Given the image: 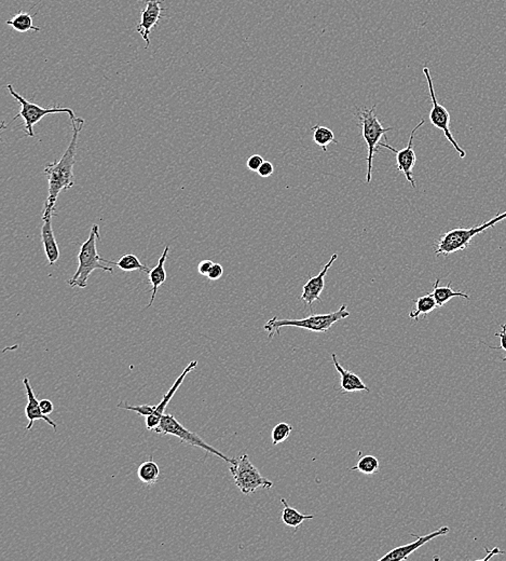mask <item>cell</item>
Instances as JSON below:
<instances>
[{
    "instance_id": "1",
    "label": "cell",
    "mask_w": 506,
    "mask_h": 561,
    "mask_svg": "<svg viewBox=\"0 0 506 561\" xmlns=\"http://www.w3.org/2000/svg\"><path fill=\"white\" fill-rule=\"evenodd\" d=\"M85 120L72 121V137L70 146L66 149L61 159L48 164L45 168V175L49 184V193L43 207V217L55 215V205L58 195L63 190H70L74 187V165L76 163L78 138L82 130Z\"/></svg>"
},
{
    "instance_id": "2",
    "label": "cell",
    "mask_w": 506,
    "mask_h": 561,
    "mask_svg": "<svg viewBox=\"0 0 506 561\" xmlns=\"http://www.w3.org/2000/svg\"><path fill=\"white\" fill-rule=\"evenodd\" d=\"M99 224H95L90 232V236L87 240L81 245L80 251L78 255V268L75 272L72 278L68 280L70 288H85L87 286V280L95 270H103L108 273H114L112 267L104 265H114V261L103 259L97 253V242L99 241Z\"/></svg>"
},
{
    "instance_id": "3",
    "label": "cell",
    "mask_w": 506,
    "mask_h": 561,
    "mask_svg": "<svg viewBox=\"0 0 506 561\" xmlns=\"http://www.w3.org/2000/svg\"><path fill=\"white\" fill-rule=\"evenodd\" d=\"M349 317L350 312L348 311L347 305H343L335 312L312 315L301 320H278V317H274L267 322L264 328L269 334L270 339L274 338V334H280V329L283 327H298L314 332H326L337 322Z\"/></svg>"
},
{
    "instance_id": "4",
    "label": "cell",
    "mask_w": 506,
    "mask_h": 561,
    "mask_svg": "<svg viewBox=\"0 0 506 561\" xmlns=\"http://www.w3.org/2000/svg\"><path fill=\"white\" fill-rule=\"evenodd\" d=\"M505 218L506 211L504 213L497 214L495 217L480 224L478 227L468 228H468H456V229L446 232L435 243V255L449 256L457 251H464L470 246L473 238L489 228L495 227L497 222H502Z\"/></svg>"
},
{
    "instance_id": "5",
    "label": "cell",
    "mask_w": 506,
    "mask_h": 561,
    "mask_svg": "<svg viewBox=\"0 0 506 561\" xmlns=\"http://www.w3.org/2000/svg\"><path fill=\"white\" fill-rule=\"evenodd\" d=\"M376 105L372 106L370 109H356V117L359 119V126L362 129L364 141L367 145V174H366V183L370 184L372 178V161H374L375 153H378L380 148V139L384 136L385 133L390 132L393 128L384 129L377 118Z\"/></svg>"
},
{
    "instance_id": "6",
    "label": "cell",
    "mask_w": 506,
    "mask_h": 561,
    "mask_svg": "<svg viewBox=\"0 0 506 561\" xmlns=\"http://www.w3.org/2000/svg\"><path fill=\"white\" fill-rule=\"evenodd\" d=\"M233 481L243 494H253L258 489H270L274 483L262 475L257 467L251 462L247 454H243L229 467Z\"/></svg>"
},
{
    "instance_id": "7",
    "label": "cell",
    "mask_w": 506,
    "mask_h": 561,
    "mask_svg": "<svg viewBox=\"0 0 506 561\" xmlns=\"http://www.w3.org/2000/svg\"><path fill=\"white\" fill-rule=\"evenodd\" d=\"M154 432L160 434V435H172L175 436V437L180 438L183 442H186V444L197 447V448L199 449H203L204 452L222 459L225 462L229 463V464H233V463L235 462V458H228V457L225 456L222 452H218L217 449L214 448L211 445H208V442H204L199 435L187 430L186 427H185L174 415H171V413H164V415H162L159 425L154 430Z\"/></svg>"
},
{
    "instance_id": "8",
    "label": "cell",
    "mask_w": 506,
    "mask_h": 561,
    "mask_svg": "<svg viewBox=\"0 0 506 561\" xmlns=\"http://www.w3.org/2000/svg\"><path fill=\"white\" fill-rule=\"evenodd\" d=\"M7 88L8 90H9L10 94L12 95V97L16 99L21 105L20 112L12 119V121H14L16 118H22L25 124V133H26V136L34 137V126H36L43 118H45V116L48 115L63 114V112H65V114L70 116V121H77V120L80 119V118L76 117L74 110L70 109V108L58 107V106L52 108L41 107V106L37 105V104L31 103V102L24 99L22 95L18 94V93L14 90L12 85H8Z\"/></svg>"
},
{
    "instance_id": "9",
    "label": "cell",
    "mask_w": 506,
    "mask_h": 561,
    "mask_svg": "<svg viewBox=\"0 0 506 561\" xmlns=\"http://www.w3.org/2000/svg\"><path fill=\"white\" fill-rule=\"evenodd\" d=\"M424 76H426V81H428L431 101H432V109H431L430 111V122L435 128L443 131V135H445L447 141L453 145V148L459 153L460 158L463 159V158H465L466 153L463 151V148L459 146L455 137H453V133H451V114H449L448 110L446 109V108L443 107V105H441L438 101H437L430 70H429L428 67H424Z\"/></svg>"
},
{
    "instance_id": "10",
    "label": "cell",
    "mask_w": 506,
    "mask_h": 561,
    "mask_svg": "<svg viewBox=\"0 0 506 561\" xmlns=\"http://www.w3.org/2000/svg\"><path fill=\"white\" fill-rule=\"evenodd\" d=\"M424 122L426 121L422 119L419 124H416V126H414V130L411 131V134H410L409 142H408L407 147L402 149V151H397V149L391 147L390 145L380 143V147L389 149V151H393V153H395V157H397V171L402 172V173L405 175L406 180L411 184L412 188H416V183H414V176H412V170H414V164H416V156L414 151V138L416 131L419 130V129L424 126Z\"/></svg>"
},
{
    "instance_id": "11",
    "label": "cell",
    "mask_w": 506,
    "mask_h": 561,
    "mask_svg": "<svg viewBox=\"0 0 506 561\" xmlns=\"http://www.w3.org/2000/svg\"><path fill=\"white\" fill-rule=\"evenodd\" d=\"M449 531H451V529H449L448 527H441L439 528L438 530H436V531L431 532V533H429V535H411L416 538V541L412 542V543L407 544V545L399 546V548L390 550V552H387V555L381 557V558L379 559V561L406 560V559H408V557H409L412 552H416V550H419L420 548L426 545V543L432 541V540L435 539V538L443 537V535H448Z\"/></svg>"
},
{
    "instance_id": "12",
    "label": "cell",
    "mask_w": 506,
    "mask_h": 561,
    "mask_svg": "<svg viewBox=\"0 0 506 561\" xmlns=\"http://www.w3.org/2000/svg\"><path fill=\"white\" fill-rule=\"evenodd\" d=\"M198 361H193L188 364V366L183 371L182 375L180 377L177 378L175 380L173 386H171L170 390L166 392V396H163L162 398L161 402L157 405V406L154 407L153 413L151 415H148L146 417V429L149 430V431H154L156 427H158L159 425L160 420H161L162 415H164V411H166V406H168V403L170 401L172 400L173 396H175V393L177 392V390L181 388L182 386L183 382H184L185 378L186 376L188 375L189 373L193 371V369L197 367Z\"/></svg>"
},
{
    "instance_id": "13",
    "label": "cell",
    "mask_w": 506,
    "mask_h": 561,
    "mask_svg": "<svg viewBox=\"0 0 506 561\" xmlns=\"http://www.w3.org/2000/svg\"><path fill=\"white\" fill-rule=\"evenodd\" d=\"M162 18L161 1L159 0H147L146 8L141 11V22L137 25L136 31L146 43V47L151 45V35L154 27L159 23Z\"/></svg>"
},
{
    "instance_id": "14",
    "label": "cell",
    "mask_w": 506,
    "mask_h": 561,
    "mask_svg": "<svg viewBox=\"0 0 506 561\" xmlns=\"http://www.w3.org/2000/svg\"><path fill=\"white\" fill-rule=\"evenodd\" d=\"M338 255L334 254L330 257V261L322 268L320 273L316 276H312L308 280L307 283L303 285V294L301 296V300L303 301L306 305L311 307L316 301H321V294L325 288V276H327L333 263L337 261Z\"/></svg>"
},
{
    "instance_id": "15",
    "label": "cell",
    "mask_w": 506,
    "mask_h": 561,
    "mask_svg": "<svg viewBox=\"0 0 506 561\" xmlns=\"http://www.w3.org/2000/svg\"><path fill=\"white\" fill-rule=\"evenodd\" d=\"M23 383H24L25 390H26L27 400H28L27 406L25 407V415H26L27 419H28V425H27L26 431H29V430L32 429L35 421H37V420H43L50 427H53L54 431H56V430H58V425L54 423L53 420L50 419L47 415H43V411H41V405H39V401L37 400L34 391H33L32 386L29 383L28 378H23Z\"/></svg>"
},
{
    "instance_id": "16",
    "label": "cell",
    "mask_w": 506,
    "mask_h": 561,
    "mask_svg": "<svg viewBox=\"0 0 506 561\" xmlns=\"http://www.w3.org/2000/svg\"><path fill=\"white\" fill-rule=\"evenodd\" d=\"M332 359L335 369L340 375V386L343 393L361 392V391H365L367 393L370 392V388L364 383L363 380L359 376L354 374L353 371H347V369L341 366L338 359H337V354L333 353Z\"/></svg>"
},
{
    "instance_id": "17",
    "label": "cell",
    "mask_w": 506,
    "mask_h": 561,
    "mask_svg": "<svg viewBox=\"0 0 506 561\" xmlns=\"http://www.w3.org/2000/svg\"><path fill=\"white\" fill-rule=\"evenodd\" d=\"M52 217L53 216H45L43 217V226H41V240H43V247H45V256L50 266H53L60 258V249L53 234L52 228Z\"/></svg>"
},
{
    "instance_id": "18",
    "label": "cell",
    "mask_w": 506,
    "mask_h": 561,
    "mask_svg": "<svg viewBox=\"0 0 506 561\" xmlns=\"http://www.w3.org/2000/svg\"><path fill=\"white\" fill-rule=\"evenodd\" d=\"M168 251H170V246L166 245L163 253H162L161 257L159 258V261H158L157 266L148 273L149 280H151V285H153V290H151V301H149V303L147 305V307H151V305H153L158 290H159L160 286L166 280V272L164 265H166V258H168Z\"/></svg>"
},
{
    "instance_id": "19",
    "label": "cell",
    "mask_w": 506,
    "mask_h": 561,
    "mask_svg": "<svg viewBox=\"0 0 506 561\" xmlns=\"http://www.w3.org/2000/svg\"><path fill=\"white\" fill-rule=\"evenodd\" d=\"M432 295L438 307H443V305H445L446 303H448L451 299L456 298V297H462V298H465L466 300H470V297L465 293L455 292L451 288V282H449L447 286H439V278H437L435 280V283L433 284Z\"/></svg>"
},
{
    "instance_id": "20",
    "label": "cell",
    "mask_w": 506,
    "mask_h": 561,
    "mask_svg": "<svg viewBox=\"0 0 506 561\" xmlns=\"http://www.w3.org/2000/svg\"><path fill=\"white\" fill-rule=\"evenodd\" d=\"M283 505L282 521L289 528L297 530L306 521L314 518V515H305L299 513L296 508L289 506L284 498L281 499Z\"/></svg>"
},
{
    "instance_id": "21",
    "label": "cell",
    "mask_w": 506,
    "mask_h": 561,
    "mask_svg": "<svg viewBox=\"0 0 506 561\" xmlns=\"http://www.w3.org/2000/svg\"><path fill=\"white\" fill-rule=\"evenodd\" d=\"M414 309H412L411 312L409 313V317L412 321H418L420 315H429V313L434 311L436 307H438L432 293L419 297L418 299H414Z\"/></svg>"
},
{
    "instance_id": "22",
    "label": "cell",
    "mask_w": 506,
    "mask_h": 561,
    "mask_svg": "<svg viewBox=\"0 0 506 561\" xmlns=\"http://www.w3.org/2000/svg\"><path fill=\"white\" fill-rule=\"evenodd\" d=\"M139 481L145 485L153 486L158 483L160 477V469L157 463L151 459L141 463L137 469Z\"/></svg>"
},
{
    "instance_id": "23",
    "label": "cell",
    "mask_w": 506,
    "mask_h": 561,
    "mask_svg": "<svg viewBox=\"0 0 506 561\" xmlns=\"http://www.w3.org/2000/svg\"><path fill=\"white\" fill-rule=\"evenodd\" d=\"M6 24L12 27L14 31L18 33L27 32H41V27L35 26L33 23V16L27 12H18L14 18H10Z\"/></svg>"
},
{
    "instance_id": "24",
    "label": "cell",
    "mask_w": 506,
    "mask_h": 561,
    "mask_svg": "<svg viewBox=\"0 0 506 561\" xmlns=\"http://www.w3.org/2000/svg\"><path fill=\"white\" fill-rule=\"evenodd\" d=\"M312 138H313V142L318 145V147L323 149L324 153H327V147L328 145L332 144H338L336 139H335L334 132H333L330 129L326 128V126H316L312 128Z\"/></svg>"
},
{
    "instance_id": "25",
    "label": "cell",
    "mask_w": 506,
    "mask_h": 561,
    "mask_svg": "<svg viewBox=\"0 0 506 561\" xmlns=\"http://www.w3.org/2000/svg\"><path fill=\"white\" fill-rule=\"evenodd\" d=\"M114 266H117V267L122 270V271L126 272L137 271V270H139V271L145 272V273L147 274L151 272V270L148 269L146 266H144L143 263L139 261V259L133 254L124 255V256H122L118 261H116Z\"/></svg>"
},
{
    "instance_id": "26",
    "label": "cell",
    "mask_w": 506,
    "mask_h": 561,
    "mask_svg": "<svg viewBox=\"0 0 506 561\" xmlns=\"http://www.w3.org/2000/svg\"><path fill=\"white\" fill-rule=\"evenodd\" d=\"M350 469L361 472L365 475H374V474L378 473L380 469V463L376 457L368 454V456L362 457L359 462L356 463L355 467H351Z\"/></svg>"
},
{
    "instance_id": "27",
    "label": "cell",
    "mask_w": 506,
    "mask_h": 561,
    "mask_svg": "<svg viewBox=\"0 0 506 561\" xmlns=\"http://www.w3.org/2000/svg\"><path fill=\"white\" fill-rule=\"evenodd\" d=\"M293 427L286 423H280L274 427L271 432L272 444L279 445L285 442L291 435Z\"/></svg>"
},
{
    "instance_id": "28",
    "label": "cell",
    "mask_w": 506,
    "mask_h": 561,
    "mask_svg": "<svg viewBox=\"0 0 506 561\" xmlns=\"http://www.w3.org/2000/svg\"><path fill=\"white\" fill-rule=\"evenodd\" d=\"M154 407L151 405H139V406H132V405L126 404V403H120L118 404V408L126 409V410L134 411L143 417H148L151 415L154 411Z\"/></svg>"
},
{
    "instance_id": "29",
    "label": "cell",
    "mask_w": 506,
    "mask_h": 561,
    "mask_svg": "<svg viewBox=\"0 0 506 561\" xmlns=\"http://www.w3.org/2000/svg\"><path fill=\"white\" fill-rule=\"evenodd\" d=\"M495 336L499 337L500 338V347L499 348H493V347L488 346L489 348L492 349V350H503L505 352V357H504L502 361H506V324H503L501 325V330L500 332H495Z\"/></svg>"
},
{
    "instance_id": "30",
    "label": "cell",
    "mask_w": 506,
    "mask_h": 561,
    "mask_svg": "<svg viewBox=\"0 0 506 561\" xmlns=\"http://www.w3.org/2000/svg\"><path fill=\"white\" fill-rule=\"evenodd\" d=\"M264 160L262 156L259 155H253L249 158L247 160V165L249 168V171L252 172H257L259 170L260 166L262 164L264 163Z\"/></svg>"
},
{
    "instance_id": "31",
    "label": "cell",
    "mask_w": 506,
    "mask_h": 561,
    "mask_svg": "<svg viewBox=\"0 0 506 561\" xmlns=\"http://www.w3.org/2000/svg\"><path fill=\"white\" fill-rule=\"evenodd\" d=\"M274 164L270 161H264V163L262 164V166H260L259 170H258L257 174L260 178H270V176L274 174Z\"/></svg>"
},
{
    "instance_id": "32",
    "label": "cell",
    "mask_w": 506,
    "mask_h": 561,
    "mask_svg": "<svg viewBox=\"0 0 506 561\" xmlns=\"http://www.w3.org/2000/svg\"><path fill=\"white\" fill-rule=\"evenodd\" d=\"M222 274H224V268H222V266L220 265V263H214L213 267H212V269L208 272V278L211 280H217L222 278Z\"/></svg>"
},
{
    "instance_id": "33",
    "label": "cell",
    "mask_w": 506,
    "mask_h": 561,
    "mask_svg": "<svg viewBox=\"0 0 506 561\" xmlns=\"http://www.w3.org/2000/svg\"><path fill=\"white\" fill-rule=\"evenodd\" d=\"M213 265V261H210V259H204V261H202L201 263H199V266H198V271H199L201 276H208V272L212 269Z\"/></svg>"
},
{
    "instance_id": "34",
    "label": "cell",
    "mask_w": 506,
    "mask_h": 561,
    "mask_svg": "<svg viewBox=\"0 0 506 561\" xmlns=\"http://www.w3.org/2000/svg\"><path fill=\"white\" fill-rule=\"evenodd\" d=\"M39 405H41V411H43V415H50V413H53L54 406L53 403L49 400H43L39 402Z\"/></svg>"
},
{
    "instance_id": "35",
    "label": "cell",
    "mask_w": 506,
    "mask_h": 561,
    "mask_svg": "<svg viewBox=\"0 0 506 561\" xmlns=\"http://www.w3.org/2000/svg\"><path fill=\"white\" fill-rule=\"evenodd\" d=\"M486 550L487 552H488V555H487V556L485 557V558H483V560H488V559L492 558L493 555L505 554V552H502V550H500L499 548H493L492 550H488L486 548Z\"/></svg>"
},
{
    "instance_id": "36",
    "label": "cell",
    "mask_w": 506,
    "mask_h": 561,
    "mask_svg": "<svg viewBox=\"0 0 506 561\" xmlns=\"http://www.w3.org/2000/svg\"><path fill=\"white\" fill-rule=\"evenodd\" d=\"M41 1H43V0H39V3H41Z\"/></svg>"
}]
</instances>
